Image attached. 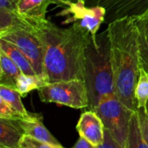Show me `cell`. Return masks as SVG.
I'll list each match as a JSON object with an SVG mask.
<instances>
[{
  "label": "cell",
  "instance_id": "cell-4",
  "mask_svg": "<svg viewBox=\"0 0 148 148\" xmlns=\"http://www.w3.org/2000/svg\"><path fill=\"white\" fill-rule=\"evenodd\" d=\"M94 111L101 118L106 132L119 148H128L129 126L134 112L119 100L114 92L102 95Z\"/></svg>",
  "mask_w": 148,
  "mask_h": 148
},
{
  "label": "cell",
  "instance_id": "cell-17",
  "mask_svg": "<svg viewBox=\"0 0 148 148\" xmlns=\"http://www.w3.org/2000/svg\"><path fill=\"white\" fill-rule=\"evenodd\" d=\"M21 94L16 89L4 85H0V98L6 101L14 110L19 119H29L37 114L29 113L21 100Z\"/></svg>",
  "mask_w": 148,
  "mask_h": 148
},
{
  "label": "cell",
  "instance_id": "cell-9",
  "mask_svg": "<svg viewBox=\"0 0 148 148\" xmlns=\"http://www.w3.org/2000/svg\"><path fill=\"white\" fill-rule=\"evenodd\" d=\"M76 130L95 148H100L104 142L105 127L101 118L94 110L89 109L82 114L76 125Z\"/></svg>",
  "mask_w": 148,
  "mask_h": 148
},
{
  "label": "cell",
  "instance_id": "cell-6",
  "mask_svg": "<svg viewBox=\"0 0 148 148\" xmlns=\"http://www.w3.org/2000/svg\"><path fill=\"white\" fill-rule=\"evenodd\" d=\"M57 6L82 2L88 6L100 5L106 9V23L125 16H137L148 10V0H51Z\"/></svg>",
  "mask_w": 148,
  "mask_h": 148
},
{
  "label": "cell",
  "instance_id": "cell-26",
  "mask_svg": "<svg viewBox=\"0 0 148 148\" xmlns=\"http://www.w3.org/2000/svg\"><path fill=\"white\" fill-rule=\"evenodd\" d=\"M105 147H119L118 145L115 143V141L113 140V138L106 132V130H105V139H104V142H103V144L100 147V148Z\"/></svg>",
  "mask_w": 148,
  "mask_h": 148
},
{
  "label": "cell",
  "instance_id": "cell-8",
  "mask_svg": "<svg viewBox=\"0 0 148 148\" xmlns=\"http://www.w3.org/2000/svg\"><path fill=\"white\" fill-rule=\"evenodd\" d=\"M60 14L64 16L71 14L72 17L67 19L65 23L72 22L79 24L91 35L93 42H97V32L106 20L107 10L104 7L88 6L82 2H74L67 3Z\"/></svg>",
  "mask_w": 148,
  "mask_h": 148
},
{
  "label": "cell",
  "instance_id": "cell-16",
  "mask_svg": "<svg viewBox=\"0 0 148 148\" xmlns=\"http://www.w3.org/2000/svg\"><path fill=\"white\" fill-rule=\"evenodd\" d=\"M0 49L4 51L10 56V58L19 68L22 73L26 75H36L29 60L12 42L0 38Z\"/></svg>",
  "mask_w": 148,
  "mask_h": 148
},
{
  "label": "cell",
  "instance_id": "cell-21",
  "mask_svg": "<svg viewBox=\"0 0 148 148\" xmlns=\"http://www.w3.org/2000/svg\"><path fill=\"white\" fill-rule=\"evenodd\" d=\"M19 148H53L48 143L41 141L35 137L24 134L20 140Z\"/></svg>",
  "mask_w": 148,
  "mask_h": 148
},
{
  "label": "cell",
  "instance_id": "cell-12",
  "mask_svg": "<svg viewBox=\"0 0 148 148\" xmlns=\"http://www.w3.org/2000/svg\"><path fill=\"white\" fill-rule=\"evenodd\" d=\"M23 134L19 119L0 118V147L19 148Z\"/></svg>",
  "mask_w": 148,
  "mask_h": 148
},
{
  "label": "cell",
  "instance_id": "cell-11",
  "mask_svg": "<svg viewBox=\"0 0 148 148\" xmlns=\"http://www.w3.org/2000/svg\"><path fill=\"white\" fill-rule=\"evenodd\" d=\"M50 3L51 0H19L16 12L36 27L39 22L47 19L46 13Z\"/></svg>",
  "mask_w": 148,
  "mask_h": 148
},
{
  "label": "cell",
  "instance_id": "cell-13",
  "mask_svg": "<svg viewBox=\"0 0 148 148\" xmlns=\"http://www.w3.org/2000/svg\"><path fill=\"white\" fill-rule=\"evenodd\" d=\"M35 30L34 24L17 12L0 9V34L11 30Z\"/></svg>",
  "mask_w": 148,
  "mask_h": 148
},
{
  "label": "cell",
  "instance_id": "cell-25",
  "mask_svg": "<svg viewBox=\"0 0 148 148\" xmlns=\"http://www.w3.org/2000/svg\"><path fill=\"white\" fill-rule=\"evenodd\" d=\"M74 148H95L94 146L83 136L80 135L78 140L74 145Z\"/></svg>",
  "mask_w": 148,
  "mask_h": 148
},
{
  "label": "cell",
  "instance_id": "cell-5",
  "mask_svg": "<svg viewBox=\"0 0 148 148\" xmlns=\"http://www.w3.org/2000/svg\"><path fill=\"white\" fill-rule=\"evenodd\" d=\"M40 100L75 109L89 107V98L84 80L71 79L47 83L38 89Z\"/></svg>",
  "mask_w": 148,
  "mask_h": 148
},
{
  "label": "cell",
  "instance_id": "cell-14",
  "mask_svg": "<svg viewBox=\"0 0 148 148\" xmlns=\"http://www.w3.org/2000/svg\"><path fill=\"white\" fill-rule=\"evenodd\" d=\"M22 73L10 56L0 49V85L16 88V79Z\"/></svg>",
  "mask_w": 148,
  "mask_h": 148
},
{
  "label": "cell",
  "instance_id": "cell-2",
  "mask_svg": "<svg viewBox=\"0 0 148 148\" xmlns=\"http://www.w3.org/2000/svg\"><path fill=\"white\" fill-rule=\"evenodd\" d=\"M114 75V93L131 111H137L134 88L140 63L135 16L115 19L107 29Z\"/></svg>",
  "mask_w": 148,
  "mask_h": 148
},
{
  "label": "cell",
  "instance_id": "cell-18",
  "mask_svg": "<svg viewBox=\"0 0 148 148\" xmlns=\"http://www.w3.org/2000/svg\"><path fill=\"white\" fill-rule=\"evenodd\" d=\"M47 84L44 77L38 75H26L21 73L16 79V89L21 94L22 97H25L34 89H39Z\"/></svg>",
  "mask_w": 148,
  "mask_h": 148
},
{
  "label": "cell",
  "instance_id": "cell-19",
  "mask_svg": "<svg viewBox=\"0 0 148 148\" xmlns=\"http://www.w3.org/2000/svg\"><path fill=\"white\" fill-rule=\"evenodd\" d=\"M134 96L138 108L147 106L148 101V72L141 66L134 88Z\"/></svg>",
  "mask_w": 148,
  "mask_h": 148
},
{
  "label": "cell",
  "instance_id": "cell-20",
  "mask_svg": "<svg viewBox=\"0 0 148 148\" xmlns=\"http://www.w3.org/2000/svg\"><path fill=\"white\" fill-rule=\"evenodd\" d=\"M145 147L148 148V145L145 142L142 132L140 129L139 117L137 111L134 112L129 126V136H128V148Z\"/></svg>",
  "mask_w": 148,
  "mask_h": 148
},
{
  "label": "cell",
  "instance_id": "cell-15",
  "mask_svg": "<svg viewBox=\"0 0 148 148\" xmlns=\"http://www.w3.org/2000/svg\"><path fill=\"white\" fill-rule=\"evenodd\" d=\"M141 66L148 72V10L135 16Z\"/></svg>",
  "mask_w": 148,
  "mask_h": 148
},
{
  "label": "cell",
  "instance_id": "cell-23",
  "mask_svg": "<svg viewBox=\"0 0 148 148\" xmlns=\"http://www.w3.org/2000/svg\"><path fill=\"white\" fill-rule=\"evenodd\" d=\"M0 118L3 119H19L11 107L0 98Z\"/></svg>",
  "mask_w": 148,
  "mask_h": 148
},
{
  "label": "cell",
  "instance_id": "cell-10",
  "mask_svg": "<svg viewBox=\"0 0 148 148\" xmlns=\"http://www.w3.org/2000/svg\"><path fill=\"white\" fill-rule=\"evenodd\" d=\"M19 122L24 134L31 135L41 141L49 144L53 148L62 147L60 142L45 127L42 123V117L41 115L37 114L29 119H19Z\"/></svg>",
  "mask_w": 148,
  "mask_h": 148
},
{
  "label": "cell",
  "instance_id": "cell-1",
  "mask_svg": "<svg viewBox=\"0 0 148 148\" xmlns=\"http://www.w3.org/2000/svg\"><path fill=\"white\" fill-rule=\"evenodd\" d=\"M44 52L43 77L47 83L85 79L86 51L91 35L79 24L62 29L48 19L35 27Z\"/></svg>",
  "mask_w": 148,
  "mask_h": 148
},
{
  "label": "cell",
  "instance_id": "cell-24",
  "mask_svg": "<svg viewBox=\"0 0 148 148\" xmlns=\"http://www.w3.org/2000/svg\"><path fill=\"white\" fill-rule=\"evenodd\" d=\"M19 0H0V9L16 12V5Z\"/></svg>",
  "mask_w": 148,
  "mask_h": 148
},
{
  "label": "cell",
  "instance_id": "cell-22",
  "mask_svg": "<svg viewBox=\"0 0 148 148\" xmlns=\"http://www.w3.org/2000/svg\"><path fill=\"white\" fill-rule=\"evenodd\" d=\"M137 113L143 139L148 145V101L146 107L138 108Z\"/></svg>",
  "mask_w": 148,
  "mask_h": 148
},
{
  "label": "cell",
  "instance_id": "cell-3",
  "mask_svg": "<svg viewBox=\"0 0 148 148\" xmlns=\"http://www.w3.org/2000/svg\"><path fill=\"white\" fill-rule=\"evenodd\" d=\"M85 82L88 88L89 107L94 110L100 98L114 92V75L110 56V44L107 30L97 35V42L93 40L86 51Z\"/></svg>",
  "mask_w": 148,
  "mask_h": 148
},
{
  "label": "cell",
  "instance_id": "cell-7",
  "mask_svg": "<svg viewBox=\"0 0 148 148\" xmlns=\"http://www.w3.org/2000/svg\"><path fill=\"white\" fill-rule=\"evenodd\" d=\"M0 38L12 42L29 60L36 75L43 77L44 52L42 42L36 31L18 29L0 34Z\"/></svg>",
  "mask_w": 148,
  "mask_h": 148
}]
</instances>
